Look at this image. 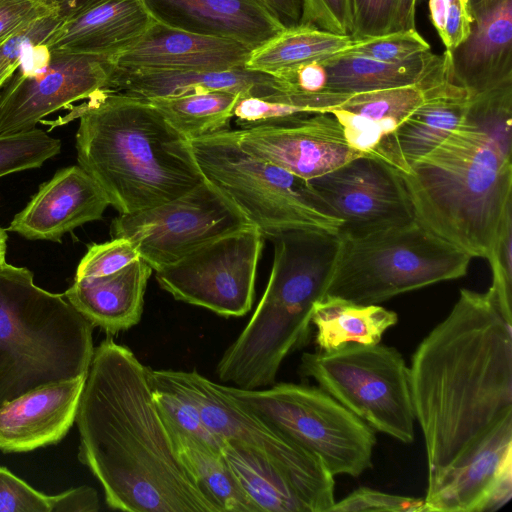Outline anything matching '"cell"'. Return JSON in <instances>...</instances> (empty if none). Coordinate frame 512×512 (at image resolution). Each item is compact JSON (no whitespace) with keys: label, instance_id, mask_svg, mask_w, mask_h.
Listing matches in <instances>:
<instances>
[{"label":"cell","instance_id":"cell-15","mask_svg":"<svg viewBox=\"0 0 512 512\" xmlns=\"http://www.w3.org/2000/svg\"><path fill=\"white\" fill-rule=\"evenodd\" d=\"M113 67L107 58L51 53L37 70L18 69L0 94V134L34 129L49 114L105 89Z\"/></svg>","mask_w":512,"mask_h":512},{"label":"cell","instance_id":"cell-51","mask_svg":"<svg viewBox=\"0 0 512 512\" xmlns=\"http://www.w3.org/2000/svg\"><path fill=\"white\" fill-rule=\"evenodd\" d=\"M7 239L6 231L0 227V265L6 262Z\"/></svg>","mask_w":512,"mask_h":512},{"label":"cell","instance_id":"cell-11","mask_svg":"<svg viewBox=\"0 0 512 512\" xmlns=\"http://www.w3.org/2000/svg\"><path fill=\"white\" fill-rule=\"evenodd\" d=\"M148 372L151 380L193 403L206 427L222 443L224 440L239 442L271 460L291 480L310 512H329L335 503V481L318 457L228 395L222 384L196 370L149 368Z\"/></svg>","mask_w":512,"mask_h":512},{"label":"cell","instance_id":"cell-5","mask_svg":"<svg viewBox=\"0 0 512 512\" xmlns=\"http://www.w3.org/2000/svg\"><path fill=\"white\" fill-rule=\"evenodd\" d=\"M271 241L273 265L263 296L216 367L221 382L245 390L273 385L284 359L308 341L313 308L324 297L338 235L296 231Z\"/></svg>","mask_w":512,"mask_h":512},{"label":"cell","instance_id":"cell-29","mask_svg":"<svg viewBox=\"0 0 512 512\" xmlns=\"http://www.w3.org/2000/svg\"><path fill=\"white\" fill-rule=\"evenodd\" d=\"M398 321L394 311L378 304H358L325 295L313 308L318 350L329 351L348 343L377 344Z\"/></svg>","mask_w":512,"mask_h":512},{"label":"cell","instance_id":"cell-30","mask_svg":"<svg viewBox=\"0 0 512 512\" xmlns=\"http://www.w3.org/2000/svg\"><path fill=\"white\" fill-rule=\"evenodd\" d=\"M220 451L258 512H310L291 480L267 457L233 440H224Z\"/></svg>","mask_w":512,"mask_h":512},{"label":"cell","instance_id":"cell-33","mask_svg":"<svg viewBox=\"0 0 512 512\" xmlns=\"http://www.w3.org/2000/svg\"><path fill=\"white\" fill-rule=\"evenodd\" d=\"M239 97L213 91L147 100L180 135L191 141L229 129Z\"/></svg>","mask_w":512,"mask_h":512},{"label":"cell","instance_id":"cell-31","mask_svg":"<svg viewBox=\"0 0 512 512\" xmlns=\"http://www.w3.org/2000/svg\"><path fill=\"white\" fill-rule=\"evenodd\" d=\"M165 422L179 460L221 512H258L240 487L220 449Z\"/></svg>","mask_w":512,"mask_h":512},{"label":"cell","instance_id":"cell-23","mask_svg":"<svg viewBox=\"0 0 512 512\" xmlns=\"http://www.w3.org/2000/svg\"><path fill=\"white\" fill-rule=\"evenodd\" d=\"M86 375L35 388L0 406V450L28 452L60 442L75 422Z\"/></svg>","mask_w":512,"mask_h":512},{"label":"cell","instance_id":"cell-20","mask_svg":"<svg viewBox=\"0 0 512 512\" xmlns=\"http://www.w3.org/2000/svg\"><path fill=\"white\" fill-rule=\"evenodd\" d=\"M252 51L237 41L200 35L153 20L111 62L114 67L130 70L215 71L245 66Z\"/></svg>","mask_w":512,"mask_h":512},{"label":"cell","instance_id":"cell-8","mask_svg":"<svg viewBox=\"0 0 512 512\" xmlns=\"http://www.w3.org/2000/svg\"><path fill=\"white\" fill-rule=\"evenodd\" d=\"M190 144L203 178L265 239L296 231L339 234L341 221L326 209L307 180L247 153L225 131Z\"/></svg>","mask_w":512,"mask_h":512},{"label":"cell","instance_id":"cell-10","mask_svg":"<svg viewBox=\"0 0 512 512\" xmlns=\"http://www.w3.org/2000/svg\"><path fill=\"white\" fill-rule=\"evenodd\" d=\"M300 372L368 424L398 441L414 440L409 367L394 347L348 343L301 357Z\"/></svg>","mask_w":512,"mask_h":512},{"label":"cell","instance_id":"cell-14","mask_svg":"<svg viewBox=\"0 0 512 512\" xmlns=\"http://www.w3.org/2000/svg\"><path fill=\"white\" fill-rule=\"evenodd\" d=\"M308 183L341 221L339 234H364L415 220L401 176L377 157L359 156Z\"/></svg>","mask_w":512,"mask_h":512},{"label":"cell","instance_id":"cell-9","mask_svg":"<svg viewBox=\"0 0 512 512\" xmlns=\"http://www.w3.org/2000/svg\"><path fill=\"white\" fill-rule=\"evenodd\" d=\"M223 390L335 475L357 477L372 466L374 429L320 387L274 383L254 390Z\"/></svg>","mask_w":512,"mask_h":512},{"label":"cell","instance_id":"cell-24","mask_svg":"<svg viewBox=\"0 0 512 512\" xmlns=\"http://www.w3.org/2000/svg\"><path fill=\"white\" fill-rule=\"evenodd\" d=\"M452 81L473 97L512 82V0L474 20L469 36L449 52Z\"/></svg>","mask_w":512,"mask_h":512},{"label":"cell","instance_id":"cell-38","mask_svg":"<svg viewBox=\"0 0 512 512\" xmlns=\"http://www.w3.org/2000/svg\"><path fill=\"white\" fill-rule=\"evenodd\" d=\"M428 10L446 51H453L469 36L474 17L468 0H429Z\"/></svg>","mask_w":512,"mask_h":512},{"label":"cell","instance_id":"cell-6","mask_svg":"<svg viewBox=\"0 0 512 512\" xmlns=\"http://www.w3.org/2000/svg\"><path fill=\"white\" fill-rule=\"evenodd\" d=\"M93 325L26 267L0 265V406L35 388L86 375Z\"/></svg>","mask_w":512,"mask_h":512},{"label":"cell","instance_id":"cell-40","mask_svg":"<svg viewBox=\"0 0 512 512\" xmlns=\"http://www.w3.org/2000/svg\"><path fill=\"white\" fill-rule=\"evenodd\" d=\"M60 20L59 15L41 19L0 45V94L21 66L26 53L33 46L43 43Z\"/></svg>","mask_w":512,"mask_h":512},{"label":"cell","instance_id":"cell-35","mask_svg":"<svg viewBox=\"0 0 512 512\" xmlns=\"http://www.w3.org/2000/svg\"><path fill=\"white\" fill-rule=\"evenodd\" d=\"M430 50V44L414 28L353 39L351 46L343 53L383 62H402Z\"/></svg>","mask_w":512,"mask_h":512},{"label":"cell","instance_id":"cell-3","mask_svg":"<svg viewBox=\"0 0 512 512\" xmlns=\"http://www.w3.org/2000/svg\"><path fill=\"white\" fill-rule=\"evenodd\" d=\"M399 175L417 223L488 261L512 214V82L470 97L464 119Z\"/></svg>","mask_w":512,"mask_h":512},{"label":"cell","instance_id":"cell-21","mask_svg":"<svg viewBox=\"0 0 512 512\" xmlns=\"http://www.w3.org/2000/svg\"><path fill=\"white\" fill-rule=\"evenodd\" d=\"M151 17L184 31L237 41L252 50L286 26L262 0H141Z\"/></svg>","mask_w":512,"mask_h":512},{"label":"cell","instance_id":"cell-28","mask_svg":"<svg viewBox=\"0 0 512 512\" xmlns=\"http://www.w3.org/2000/svg\"><path fill=\"white\" fill-rule=\"evenodd\" d=\"M447 52L431 50L402 62H383L356 54L340 53L322 60L328 91L355 94L422 82L446 63Z\"/></svg>","mask_w":512,"mask_h":512},{"label":"cell","instance_id":"cell-45","mask_svg":"<svg viewBox=\"0 0 512 512\" xmlns=\"http://www.w3.org/2000/svg\"><path fill=\"white\" fill-rule=\"evenodd\" d=\"M396 0H354L352 39L392 31Z\"/></svg>","mask_w":512,"mask_h":512},{"label":"cell","instance_id":"cell-25","mask_svg":"<svg viewBox=\"0 0 512 512\" xmlns=\"http://www.w3.org/2000/svg\"><path fill=\"white\" fill-rule=\"evenodd\" d=\"M144 99L225 91L245 96L281 92L273 75L246 66L215 71L130 70L113 67L106 88Z\"/></svg>","mask_w":512,"mask_h":512},{"label":"cell","instance_id":"cell-4","mask_svg":"<svg viewBox=\"0 0 512 512\" xmlns=\"http://www.w3.org/2000/svg\"><path fill=\"white\" fill-rule=\"evenodd\" d=\"M58 119H79L80 165L119 214L136 213L188 192L204 178L190 141L147 99L102 89Z\"/></svg>","mask_w":512,"mask_h":512},{"label":"cell","instance_id":"cell-41","mask_svg":"<svg viewBox=\"0 0 512 512\" xmlns=\"http://www.w3.org/2000/svg\"><path fill=\"white\" fill-rule=\"evenodd\" d=\"M427 512L424 498L401 496L360 487L332 505L329 512Z\"/></svg>","mask_w":512,"mask_h":512},{"label":"cell","instance_id":"cell-16","mask_svg":"<svg viewBox=\"0 0 512 512\" xmlns=\"http://www.w3.org/2000/svg\"><path fill=\"white\" fill-rule=\"evenodd\" d=\"M512 497V414L461 458L428 477L427 512H493Z\"/></svg>","mask_w":512,"mask_h":512},{"label":"cell","instance_id":"cell-2","mask_svg":"<svg viewBox=\"0 0 512 512\" xmlns=\"http://www.w3.org/2000/svg\"><path fill=\"white\" fill-rule=\"evenodd\" d=\"M409 377L431 477L512 414V322L489 291L460 290L415 350Z\"/></svg>","mask_w":512,"mask_h":512},{"label":"cell","instance_id":"cell-26","mask_svg":"<svg viewBox=\"0 0 512 512\" xmlns=\"http://www.w3.org/2000/svg\"><path fill=\"white\" fill-rule=\"evenodd\" d=\"M152 271L140 257L106 276L74 279L63 295L93 327L114 335L140 322Z\"/></svg>","mask_w":512,"mask_h":512},{"label":"cell","instance_id":"cell-27","mask_svg":"<svg viewBox=\"0 0 512 512\" xmlns=\"http://www.w3.org/2000/svg\"><path fill=\"white\" fill-rule=\"evenodd\" d=\"M470 103L467 93L430 99L409 115L375 152L398 173L442 142L464 119Z\"/></svg>","mask_w":512,"mask_h":512},{"label":"cell","instance_id":"cell-17","mask_svg":"<svg viewBox=\"0 0 512 512\" xmlns=\"http://www.w3.org/2000/svg\"><path fill=\"white\" fill-rule=\"evenodd\" d=\"M225 132L241 149L311 180L359 156L331 112L301 114L270 124Z\"/></svg>","mask_w":512,"mask_h":512},{"label":"cell","instance_id":"cell-13","mask_svg":"<svg viewBox=\"0 0 512 512\" xmlns=\"http://www.w3.org/2000/svg\"><path fill=\"white\" fill-rule=\"evenodd\" d=\"M264 240L253 225L227 233L156 271V280L176 300L224 317L246 315Z\"/></svg>","mask_w":512,"mask_h":512},{"label":"cell","instance_id":"cell-49","mask_svg":"<svg viewBox=\"0 0 512 512\" xmlns=\"http://www.w3.org/2000/svg\"><path fill=\"white\" fill-rule=\"evenodd\" d=\"M504 0H468L474 20H477L500 5Z\"/></svg>","mask_w":512,"mask_h":512},{"label":"cell","instance_id":"cell-42","mask_svg":"<svg viewBox=\"0 0 512 512\" xmlns=\"http://www.w3.org/2000/svg\"><path fill=\"white\" fill-rule=\"evenodd\" d=\"M59 15L56 0H0V45L41 19Z\"/></svg>","mask_w":512,"mask_h":512},{"label":"cell","instance_id":"cell-50","mask_svg":"<svg viewBox=\"0 0 512 512\" xmlns=\"http://www.w3.org/2000/svg\"><path fill=\"white\" fill-rule=\"evenodd\" d=\"M94 0H56L59 8L60 17L63 18L74 11L80 5Z\"/></svg>","mask_w":512,"mask_h":512},{"label":"cell","instance_id":"cell-22","mask_svg":"<svg viewBox=\"0 0 512 512\" xmlns=\"http://www.w3.org/2000/svg\"><path fill=\"white\" fill-rule=\"evenodd\" d=\"M153 20L141 0H94L61 18L43 44L52 54L111 60L134 43Z\"/></svg>","mask_w":512,"mask_h":512},{"label":"cell","instance_id":"cell-7","mask_svg":"<svg viewBox=\"0 0 512 512\" xmlns=\"http://www.w3.org/2000/svg\"><path fill=\"white\" fill-rule=\"evenodd\" d=\"M471 259L415 220L364 234H338L324 296L379 304L399 294L464 277Z\"/></svg>","mask_w":512,"mask_h":512},{"label":"cell","instance_id":"cell-19","mask_svg":"<svg viewBox=\"0 0 512 512\" xmlns=\"http://www.w3.org/2000/svg\"><path fill=\"white\" fill-rule=\"evenodd\" d=\"M109 205L101 187L80 165L68 166L39 187L8 231L28 240L60 242L66 233L101 219Z\"/></svg>","mask_w":512,"mask_h":512},{"label":"cell","instance_id":"cell-34","mask_svg":"<svg viewBox=\"0 0 512 512\" xmlns=\"http://www.w3.org/2000/svg\"><path fill=\"white\" fill-rule=\"evenodd\" d=\"M60 150V140L39 128L0 134V178L41 167Z\"/></svg>","mask_w":512,"mask_h":512},{"label":"cell","instance_id":"cell-44","mask_svg":"<svg viewBox=\"0 0 512 512\" xmlns=\"http://www.w3.org/2000/svg\"><path fill=\"white\" fill-rule=\"evenodd\" d=\"M0 512H50L48 495L0 467Z\"/></svg>","mask_w":512,"mask_h":512},{"label":"cell","instance_id":"cell-18","mask_svg":"<svg viewBox=\"0 0 512 512\" xmlns=\"http://www.w3.org/2000/svg\"><path fill=\"white\" fill-rule=\"evenodd\" d=\"M467 93L451 78L449 54L445 65L420 83L349 94L330 112L342 126L348 143L374 156L382 142L426 101L451 94Z\"/></svg>","mask_w":512,"mask_h":512},{"label":"cell","instance_id":"cell-36","mask_svg":"<svg viewBox=\"0 0 512 512\" xmlns=\"http://www.w3.org/2000/svg\"><path fill=\"white\" fill-rule=\"evenodd\" d=\"M150 383L155 403L165 421L181 432L220 449L222 442L206 427L199 410L193 403L161 383L151 379Z\"/></svg>","mask_w":512,"mask_h":512},{"label":"cell","instance_id":"cell-39","mask_svg":"<svg viewBox=\"0 0 512 512\" xmlns=\"http://www.w3.org/2000/svg\"><path fill=\"white\" fill-rule=\"evenodd\" d=\"M488 262L492 271L488 291L503 315L512 322V214L506 218Z\"/></svg>","mask_w":512,"mask_h":512},{"label":"cell","instance_id":"cell-46","mask_svg":"<svg viewBox=\"0 0 512 512\" xmlns=\"http://www.w3.org/2000/svg\"><path fill=\"white\" fill-rule=\"evenodd\" d=\"M48 500L50 512H96L100 507L97 491L90 486L71 488Z\"/></svg>","mask_w":512,"mask_h":512},{"label":"cell","instance_id":"cell-43","mask_svg":"<svg viewBox=\"0 0 512 512\" xmlns=\"http://www.w3.org/2000/svg\"><path fill=\"white\" fill-rule=\"evenodd\" d=\"M299 23L322 30L351 35L354 23V0H301Z\"/></svg>","mask_w":512,"mask_h":512},{"label":"cell","instance_id":"cell-12","mask_svg":"<svg viewBox=\"0 0 512 512\" xmlns=\"http://www.w3.org/2000/svg\"><path fill=\"white\" fill-rule=\"evenodd\" d=\"M252 225L205 179L183 195L132 214H119L112 238L129 239L155 271L176 263L209 241Z\"/></svg>","mask_w":512,"mask_h":512},{"label":"cell","instance_id":"cell-47","mask_svg":"<svg viewBox=\"0 0 512 512\" xmlns=\"http://www.w3.org/2000/svg\"><path fill=\"white\" fill-rule=\"evenodd\" d=\"M285 26L299 23L302 13L301 0H262Z\"/></svg>","mask_w":512,"mask_h":512},{"label":"cell","instance_id":"cell-48","mask_svg":"<svg viewBox=\"0 0 512 512\" xmlns=\"http://www.w3.org/2000/svg\"><path fill=\"white\" fill-rule=\"evenodd\" d=\"M418 1L419 0H396L392 31L416 28L415 15Z\"/></svg>","mask_w":512,"mask_h":512},{"label":"cell","instance_id":"cell-1","mask_svg":"<svg viewBox=\"0 0 512 512\" xmlns=\"http://www.w3.org/2000/svg\"><path fill=\"white\" fill-rule=\"evenodd\" d=\"M148 370L111 337L94 348L75 419L79 460L112 509L221 512L179 460Z\"/></svg>","mask_w":512,"mask_h":512},{"label":"cell","instance_id":"cell-32","mask_svg":"<svg viewBox=\"0 0 512 512\" xmlns=\"http://www.w3.org/2000/svg\"><path fill=\"white\" fill-rule=\"evenodd\" d=\"M350 35L337 34L308 24L286 26L271 40L253 50L246 67L273 74L309 61H322L345 52Z\"/></svg>","mask_w":512,"mask_h":512},{"label":"cell","instance_id":"cell-37","mask_svg":"<svg viewBox=\"0 0 512 512\" xmlns=\"http://www.w3.org/2000/svg\"><path fill=\"white\" fill-rule=\"evenodd\" d=\"M140 258L134 244L127 238L92 244L80 260L75 280L106 276L115 273Z\"/></svg>","mask_w":512,"mask_h":512}]
</instances>
